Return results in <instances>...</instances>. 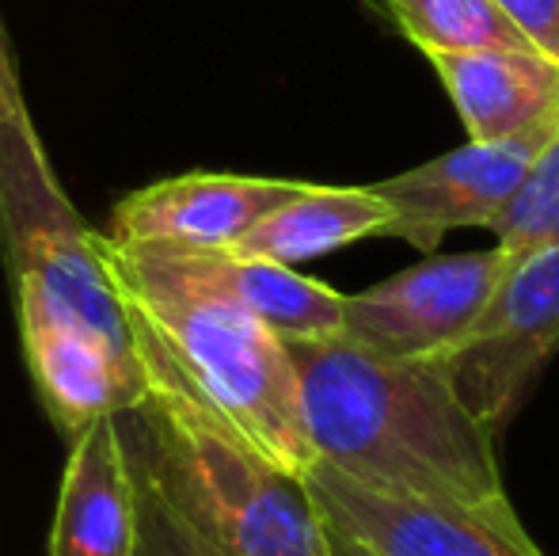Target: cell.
<instances>
[{
  "label": "cell",
  "mask_w": 559,
  "mask_h": 556,
  "mask_svg": "<svg viewBox=\"0 0 559 556\" xmlns=\"http://www.w3.org/2000/svg\"><path fill=\"white\" fill-rule=\"evenodd\" d=\"M99 256L130 332L153 343L251 450L282 473L305 476L317 453L286 343L210 275L206 256L107 237H99Z\"/></svg>",
  "instance_id": "obj_2"
},
{
  "label": "cell",
  "mask_w": 559,
  "mask_h": 556,
  "mask_svg": "<svg viewBox=\"0 0 559 556\" xmlns=\"http://www.w3.org/2000/svg\"><path fill=\"white\" fill-rule=\"evenodd\" d=\"M0 248L12 282H35L81 317L115 358L138 366L130 324L99 256V233L66 199L35 122L0 119Z\"/></svg>",
  "instance_id": "obj_4"
},
{
  "label": "cell",
  "mask_w": 559,
  "mask_h": 556,
  "mask_svg": "<svg viewBox=\"0 0 559 556\" xmlns=\"http://www.w3.org/2000/svg\"><path fill=\"white\" fill-rule=\"evenodd\" d=\"M23 355L46 416L76 438L99 416H122L145 397L141 366H126L81 317L53 301L35 282H12Z\"/></svg>",
  "instance_id": "obj_9"
},
{
  "label": "cell",
  "mask_w": 559,
  "mask_h": 556,
  "mask_svg": "<svg viewBox=\"0 0 559 556\" xmlns=\"http://www.w3.org/2000/svg\"><path fill=\"white\" fill-rule=\"evenodd\" d=\"M206 268L243 309L263 320L278 340H309V335L343 332L346 294L317 279L297 275L286 263L240 260L228 252H202Z\"/></svg>",
  "instance_id": "obj_14"
},
{
  "label": "cell",
  "mask_w": 559,
  "mask_h": 556,
  "mask_svg": "<svg viewBox=\"0 0 559 556\" xmlns=\"http://www.w3.org/2000/svg\"><path fill=\"white\" fill-rule=\"evenodd\" d=\"M540 54L559 61V0H495Z\"/></svg>",
  "instance_id": "obj_18"
},
{
  "label": "cell",
  "mask_w": 559,
  "mask_h": 556,
  "mask_svg": "<svg viewBox=\"0 0 559 556\" xmlns=\"http://www.w3.org/2000/svg\"><path fill=\"white\" fill-rule=\"evenodd\" d=\"M0 119L31 122L27 99H23V88H20V73H15L12 43H8L4 15H0Z\"/></svg>",
  "instance_id": "obj_19"
},
{
  "label": "cell",
  "mask_w": 559,
  "mask_h": 556,
  "mask_svg": "<svg viewBox=\"0 0 559 556\" xmlns=\"http://www.w3.org/2000/svg\"><path fill=\"white\" fill-rule=\"evenodd\" d=\"M384 8L423 54L533 46L495 0H384Z\"/></svg>",
  "instance_id": "obj_15"
},
{
  "label": "cell",
  "mask_w": 559,
  "mask_h": 556,
  "mask_svg": "<svg viewBox=\"0 0 559 556\" xmlns=\"http://www.w3.org/2000/svg\"><path fill=\"white\" fill-rule=\"evenodd\" d=\"M556 127L559 119L502 141H464L445 156L373 184V191L392 210L384 237H400L404 245L435 256L445 233L487 229L514 199Z\"/></svg>",
  "instance_id": "obj_8"
},
{
  "label": "cell",
  "mask_w": 559,
  "mask_h": 556,
  "mask_svg": "<svg viewBox=\"0 0 559 556\" xmlns=\"http://www.w3.org/2000/svg\"><path fill=\"white\" fill-rule=\"evenodd\" d=\"M427 58L453 99L468 141H502L559 119V61L537 46L449 50Z\"/></svg>",
  "instance_id": "obj_12"
},
{
  "label": "cell",
  "mask_w": 559,
  "mask_h": 556,
  "mask_svg": "<svg viewBox=\"0 0 559 556\" xmlns=\"http://www.w3.org/2000/svg\"><path fill=\"white\" fill-rule=\"evenodd\" d=\"M507 268L510 260L499 245L487 252L427 256L346 297L343 335L389 358H438L468 332Z\"/></svg>",
  "instance_id": "obj_7"
},
{
  "label": "cell",
  "mask_w": 559,
  "mask_h": 556,
  "mask_svg": "<svg viewBox=\"0 0 559 556\" xmlns=\"http://www.w3.org/2000/svg\"><path fill=\"white\" fill-rule=\"evenodd\" d=\"M133 469V484H138V556H222L199 530L156 492V484Z\"/></svg>",
  "instance_id": "obj_17"
},
{
  "label": "cell",
  "mask_w": 559,
  "mask_h": 556,
  "mask_svg": "<svg viewBox=\"0 0 559 556\" xmlns=\"http://www.w3.org/2000/svg\"><path fill=\"white\" fill-rule=\"evenodd\" d=\"M487 233H495V245L507 252L510 263L559 237V127L530 164L514 199L487 225Z\"/></svg>",
  "instance_id": "obj_16"
},
{
  "label": "cell",
  "mask_w": 559,
  "mask_h": 556,
  "mask_svg": "<svg viewBox=\"0 0 559 556\" xmlns=\"http://www.w3.org/2000/svg\"><path fill=\"white\" fill-rule=\"evenodd\" d=\"M389 222L392 210L373 187L301 184V191L259 217L225 252L240 260H271L294 268V263L358 245L366 237H384Z\"/></svg>",
  "instance_id": "obj_13"
},
{
  "label": "cell",
  "mask_w": 559,
  "mask_h": 556,
  "mask_svg": "<svg viewBox=\"0 0 559 556\" xmlns=\"http://www.w3.org/2000/svg\"><path fill=\"white\" fill-rule=\"evenodd\" d=\"M559 351V237L507 268L468 332L438 355L461 404L487 430L522 409L533 381Z\"/></svg>",
  "instance_id": "obj_5"
},
{
  "label": "cell",
  "mask_w": 559,
  "mask_h": 556,
  "mask_svg": "<svg viewBox=\"0 0 559 556\" xmlns=\"http://www.w3.org/2000/svg\"><path fill=\"white\" fill-rule=\"evenodd\" d=\"M145 397L122 412L126 458L222 556H332V537L301 476L251 450L228 423L133 335Z\"/></svg>",
  "instance_id": "obj_3"
},
{
  "label": "cell",
  "mask_w": 559,
  "mask_h": 556,
  "mask_svg": "<svg viewBox=\"0 0 559 556\" xmlns=\"http://www.w3.org/2000/svg\"><path fill=\"white\" fill-rule=\"evenodd\" d=\"M297 191H301L297 179L187 171L126 194L111 214L107 240L225 252L259 217Z\"/></svg>",
  "instance_id": "obj_10"
},
{
  "label": "cell",
  "mask_w": 559,
  "mask_h": 556,
  "mask_svg": "<svg viewBox=\"0 0 559 556\" xmlns=\"http://www.w3.org/2000/svg\"><path fill=\"white\" fill-rule=\"evenodd\" d=\"M46 556H138V484L118 416L69 438Z\"/></svg>",
  "instance_id": "obj_11"
},
{
  "label": "cell",
  "mask_w": 559,
  "mask_h": 556,
  "mask_svg": "<svg viewBox=\"0 0 559 556\" xmlns=\"http://www.w3.org/2000/svg\"><path fill=\"white\" fill-rule=\"evenodd\" d=\"M317 461L384 496L514 511L491 430L438 358H389L335 335L282 340Z\"/></svg>",
  "instance_id": "obj_1"
},
{
  "label": "cell",
  "mask_w": 559,
  "mask_h": 556,
  "mask_svg": "<svg viewBox=\"0 0 559 556\" xmlns=\"http://www.w3.org/2000/svg\"><path fill=\"white\" fill-rule=\"evenodd\" d=\"M328 537H332V556H369L361 545H354V542H346L343 534H335V530H328Z\"/></svg>",
  "instance_id": "obj_20"
},
{
  "label": "cell",
  "mask_w": 559,
  "mask_h": 556,
  "mask_svg": "<svg viewBox=\"0 0 559 556\" xmlns=\"http://www.w3.org/2000/svg\"><path fill=\"white\" fill-rule=\"evenodd\" d=\"M328 530L369 556H545L525 534L518 511L491 514L453 504L384 496L312 461L301 476Z\"/></svg>",
  "instance_id": "obj_6"
}]
</instances>
